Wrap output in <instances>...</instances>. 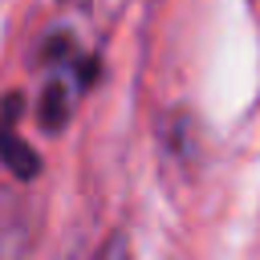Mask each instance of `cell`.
Listing matches in <instances>:
<instances>
[{
    "label": "cell",
    "instance_id": "cell-1",
    "mask_svg": "<svg viewBox=\"0 0 260 260\" xmlns=\"http://www.w3.org/2000/svg\"><path fill=\"white\" fill-rule=\"evenodd\" d=\"M89 85V61H85V49L69 37H53L45 45V73H41V102H37V114H41V126L45 130H61L73 114V106L81 102Z\"/></svg>",
    "mask_w": 260,
    "mask_h": 260
},
{
    "label": "cell",
    "instance_id": "cell-2",
    "mask_svg": "<svg viewBox=\"0 0 260 260\" xmlns=\"http://www.w3.org/2000/svg\"><path fill=\"white\" fill-rule=\"evenodd\" d=\"M32 248V211L20 195L0 191V260H28Z\"/></svg>",
    "mask_w": 260,
    "mask_h": 260
},
{
    "label": "cell",
    "instance_id": "cell-3",
    "mask_svg": "<svg viewBox=\"0 0 260 260\" xmlns=\"http://www.w3.org/2000/svg\"><path fill=\"white\" fill-rule=\"evenodd\" d=\"M0 158H4V167L16 175V179H32L37 175V167H41V158L8 130V118H0Z\"/></svg>",
    "mask_w": 260,
    "mask_h": 260
},
{
    "label": "cell",
    "instance_id": "cell-4",
    "mask_svg": "<svg viewBox=\"0 0 260 260\" xmlns=\"http://www.w3.org/2000/svg\"><path fill=\"white\" fill-rule=\"evenodd\" d=\"M93 260H134V256H130V248H126V240H122V236H110Z\"/></svg>",
    "mask_w": 260,
    "mask_h": 260
}]
</instances>
